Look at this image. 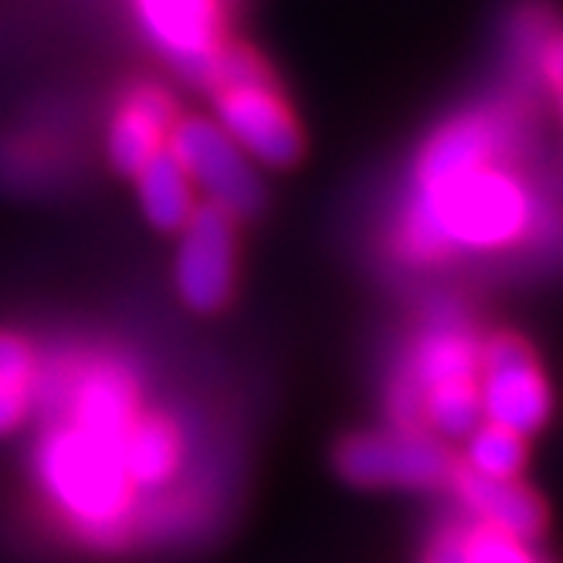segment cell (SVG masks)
Segmentation results:
<instances>
[{
	"instance_id": "obj_1",
	"label": "cell",
	"mask_w": 563,
	"mask_h": 563,
	"mask_svg": "<svg viewBox=\"0 0 563 563\" xmlns=\"http://www.w3.org/2000/svg\"><path fill=\"white\" fill-rule=\"evenodd\" d=\"M533 200L512 174L493 164L445 184H418L405 214V252L441 258L462 249H503L527 234Z\"/></svg>"
},
{
	"instance_id": "obj_2",
	"label": "cell",
	"mask_w": 563,
	"mask_h": 563,
	"mask_svg": "<svg viewBox=\"0 0 563 563\" xmlns=\"http://www.w3.org/2000/svg\"><path fill=\"white\" fill-rule=\"evenodd\" d=\"M37 472L48 499L96 543L123 537L133 509V482L123 468V438H102L58 424L37 449Z\"/></svg>"
},
{
	"instance_id": "obj_3",
	"label": "cell",
	"mask_w": 563,
	"mask_h": 563,
	"mask_svg": "<svg viewBox=\"0 0 563 563\" xmlns=\"http://www.w3.org/2000/svg\"><path fill=\"white\" fill-rule=\"evenodd\" d=\"M218 82V126L234 146L268 167H289L302 150L292 112L265 82L262 65L249 52H218L211 62Z\"/></svg>"
},
{
	"instance_id": "obj_4",
	"label": "cell",
	"mask_w": 563,
	"mask_h": 563,
	"mask_svg": "<svg viewBox=\"0 0 563 563\" xmlns=\"http://www.w3.org/2000/svg\"><path fill=\"white\" fill-rule=\"evenodd\" d=\"M167 150L180 159L190 184L208 194V205L228 214H255L262 205V184L249 164V156L214 119H180L170 126Z\"/></svg>"
},
{
	"instance_id": "obj_5",
	"label": "cell",
	"mask_w": 563,
	"mask_h": 563,
	"mask_svg": "<svg viewBox=\"0 0 563 563\" xmlns=\"http://www.w3.org/2000/svg\"><path fill=\"white\" fill-rule=\"evenodd\" d=\"M340 472L356 486H400V489H434L449 482L455 465L441 441L415 428L356 434L336 455Z\"/></svg>"
},
{
	"instance_id": "obj_6",
	"label": "cell",
	"mask_w": 563,
	"mask_h": 563,
	"mask_svg": "<svg viewBox=\"0 0 563 563\" xmlns=\"http://www.w3.org/2000/svg\"><path fill=\"white\" fill-rule=\"evenodd\" d=\"M482 418L516 434L537 431L550 415V387L530 346L516 336H496L478 353Z\"/></svg>"
},
{
	"instance_id": "obj_7",
	"label": "cell",
	"mask_w": 563,
	"mask_h": 563,
	"mask_svg": "<svg viewBox=\"0 0 563 563\" xmlns=\"http://www.w3.org/2000/svg\"><path fill=\"white\" fill-rule=\"evenodd\" d=\"M180 231L177 289L194 309H218L234 275V214L218 205L194 208Z\"/></svg>"
},
{
	"instance_id": "obj_8",
	"label": "cell",
	"mask_w": 563,
	"mask_h": 563,
	"mask_svg": "<svg viewBox=\"0 0 563 563\" xmlns=\"http://www.w3.org/2000/svg\"><path fill=\"white\" fill-rule=\"evenodd\" d=\"M146 31L187 71L211 75L218 55V0H136Z\"/></svg>"
},
{
	"instance_id": "obj_9",
	"label": "cell",
	"mask_w": 563,
	"mask_h": 563,
	"mask_svg": "<svg viewBox=\"0 0 563 563\" xmlns=\"http://www.w3.org/2000/svg\"><path fill=\"white\" fill-rule=\"evenodd\" d=\"M65 408L75 428L102 438H126L136 421V387L119 364H92L75 377Z\"/></svg>"
},
{
	"instance_id": "obj_10",
	"label": "cell",
	"mask_w": 563,
	"mask_h": 563,
	"mask_svg": "<svg viewBox=\"0 0 563 563\" xmlns=\"http://www.w3.org/2000/svg\"><path fill=\"white\" fill-rule=\"evenodd\" d=\"M455 486L462 503L478 519V527L499 530L522 543H530L543 530L540 499L530 489H522L516 478H486L475 472H462Z\"/></svg>"
},
{
	"instance_id": "obj_11",
	"label": "cell",
	"mask_w": 563,
	"mask_h": 563,
	"mask_svg": "<svg viewBox=\"0 0 563 563\" xmlns=\"http://www.w3.org/2000/svg\"><path fill=\"white\" fill-rule=\"evenodd\" d=\"M499 126L486 115H462L438 130L418 159V184H445L468 170L493 164Z\"/></svg>"
},
{
	"instance_id": "obj_12",
	"label": "cell",
	"mask_w": 563,
	"mask_h": 563,
	"mask_svg": "<svg viewBox=\"0 0 563 563\" xmlns=\"http://www.w3.org/2000/svg\"><path fill=\"white\" fill-rule=\"evenodd\" d=\"M174 126V106L164 92L143 89L123 109H119L112 133H109V156L115 170L136 174L150 156L167 150V136Z\"/></svg>"
},
{
	"instance_id": "obj_13",
	"label": "cell",
	"mask_w": 563,
	"mask_h": 563,
	"mask_svg": "<svg viewBox=\"0 0 563 563\" xmlns=\"http://www.w3.org/2000/svg\"><path fill=\"white\" fill-rule=\"evenodd\" d=\"M478 343L468 333V327H462L459 319H438L431 323L411 356L408 367V380H415L421 387V394L428 387L438 384H459V380H475L478 374Z\"/></svg>"
},
{
	"instance_id": "obj_14",
	"label": "cell",
	"mask_w": 563,
	"mask_h": 563,
	"mask_svg": "<svg viewBox=\"0 0 563 563\" xmlns=\"http://www.w3.org/2000/svg\"><path fill=\"white\" fill-rule=\"evenodd\" d=\"M136 184H140L143 214L159 231H180L197 208L194 205V184L170 150H159L156 156H150L146 164L136 170Z\"/></svg>"
},
{
	"instance_id": "obj_15",
	"label": "cell",
	"mask_w": 563,
	"mask_h": 563,
	"mask_svg": "<svg viewBox=\"0 0 563 563\" xmlns=\"http://www.w3.org/2000/svg\"><path fill=\"white\" fill-rule=\"evenodd\" d=\"M180 465L177 428L164 418H136L123 438V468L133 489L167 486Z\"/></svg>"
},
{
	"instance_id": "obj_16",
	"label": "cell",
	"mask_w": 563,
	"mask_h": 563,
	"mask_svg": "<svg viewBox=\"0 0 563 563\" xmlns=\"http://www.w3.org/2000/svg\"><path fill=\"white\" fill-rule=\"evenodd\" d=\"M421 418H428V424L445 438H468L482 421L475 380L428 387L421 397Z\"/></svg>"
},
{
	"instance_id": "obj_17",
	"label": "cell",
	"mask_w": 563,
	"mask_h": 563,
	"mask_svg": "<svg viewBox=\"0 0 563 563\" xmlns=\"http://www.w3.org/2000/svg\"><path fill=\"white\" fill-rule=\"evenodd\" d=\"M468 472L486 478H516L527 462V441L499 424H482L468 434Z\"/></svg>"
},
{
	"instance_id": "obj_18",
	"label": "cell",
	"mask_w": 563,
	"mask_h": 563,
	"mask_svg": "<svg viewBox=\"0 0 563 563\" xmlns=\"http://www.w3.org/2000/svg\"><path fill=\"white\" fill-rule=\"evenodd\" d=\"M468 563H540L522 540H512L499 530L475 527L465 533Z\"/></svg>"
},
{
	"instance_id": "obj_19",
	"label": "cell",
	"mask_w": 563,
	"mask_h": 563,
	"mask_svg": "<svg viewBox=\"0 0 563 563\" xmlns=\"http://www.w3.org/2000/svg\"><path fill=\"white\" fill-rule=\"evenodd\" d=\"M34 374V356L21 336L0 333V387L8 384H31Z\"/></svg>"
},
{
	"instance_id": "obj_20",
	"label": "cell",
	"mask_w": 563,
	"mask_h": 563,
	"mask_svg": "<svg viewBox=\"0 0 563 563\" xmlns=\"http://www.w3.org/2000/svg\"><path fill=\"white\" fill-rule=\"evenodd\" d=\"M31 408V384H8L0 387V434L14 431Z\"/></svg>"
},
{
	"instance_id": "obj_21",
	"label": "cell",
	"mask_w": 563,
	"mask_h": 563,
	"mask_svg": "<svg viewBox=\"0 0 563 563\" xmlns=\"http://www.w3.org/2000/svg\"><path fill=\"white\" fill-rule=\"evenodd\" d=\"M540 68L547 75V82L563 89V31L547 37L543 48H540Z\"/></svg>"
},
{
	"instance_id": "obj_22",
	"label": "cell",
	"mask_w": 563,
	"mask_h": 563,
	"mask_svg": "<svg viewBox=\"0 0 563 563\" xmlns=\"http://www.w3.org/2000/svg\"><path fill=\"white\" fill-rule=\"evenodd\" d=\"M424 563H468L465 533H445V537H441V540L428 550Z\"/></svg>"
}]
</instances>
